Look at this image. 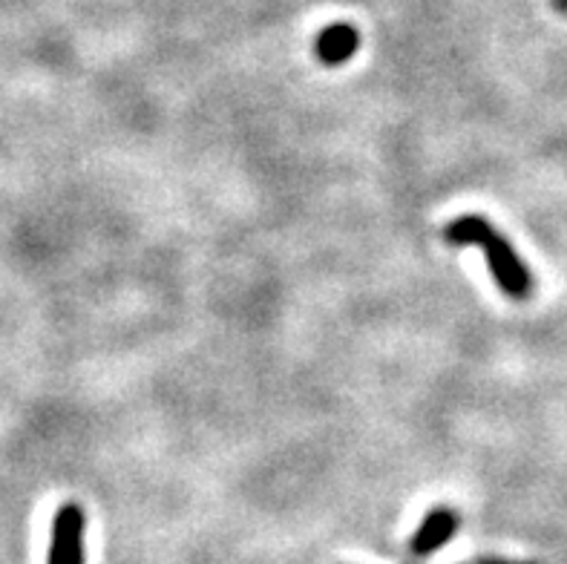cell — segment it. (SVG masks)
Wrapping results in <instances>:
<instances>
[{
  "label": "cell",
  "instance_id": "8992f818",
  "mask_svg": "<svg viewBox=\"0 0 567 564\" xmlns=\"http://www.w3.org/2000/svg\"><path fill=\"white\" fill-rule=\"evenodd\" d=\"M556 7H559L561 12H567V0H556Z\"/></svg>",
  "mask_w": 567,
  "mask_h": 564
},
{
  "label": "cell",
  "instance_id": "7a4b0ae2",
  "mask_svg": "<svg viewBox=\"0 0 567 564\" xmlns=\"http://www.w3.org/2000/svg\"><path fill=\"white\" fill-rule=\"evenodd\" d=\"M47 564H84V510L79 504H64L55 513Z\"/></svg>",
  "mask_w": 567,
  "mask_h": 564
},
{
  "label": "cell",
  "instance_id": "277c9868",
  "mask_svg": "<svg viewBox=\"0 0 567 564\" xmlns=\"http://www.w3.org/2000/svg\"><path fill=\"white\" fill-rule=\"evenodd\" d=\"M360 35L358 29L349 23H331L326 27L315 41V55L320 58V64L326 66H340L358 52Z\"/></svg>",
  "mask_w": 567,
  "mask_h": 564
},
{
  "label": "cell",
  "instance_id": "3957f363",
  "mask_svg": "<svg viewBox=\"0 0 567 564\" xmlns=\"http://www.w3.org/2000/svg\"><path fill=\"white\" fill-rule=\"evenodd\" d=\"M461 515L450 507H435L426 513V519L421 522V527L415 530V536L410 542V551L415 556H432L435 551H441L450 539L458 533Z\"/></svg>",
  "mask_w": 567,
  "mask_h": 564
},
{
  "label": "cell",
  "instance_id": "6da1fadb",
  "mask_svg": "<svg viewBox=\"0 0 567 564\" xmlns=\"http://www.w3.org/2000/svg\"><path fill=\"white\" fill-rule=\"evenodd\" d=\"M444 239L450 245H478L487 254L489 274L496 279V286L502 288L511 300H527L533 294V274L522 257H518L513 245L507 243V236L498 234L484 216H461V219L450 222L444 230Z\"/></svg>",
  "mask_w": 567,
  "mask_h": 564
},
{
  "label": "cell",
  "instance_id": "5b68a950",
  "mask_svg": "<svg viewBox=\"0 0 567 564\" xmlns=\"http://www.w3.org/2000/svg\"><path fill=\"white\" fill-rule=\"evenodd\" d=\"M470 564H539V562H513V558H498V556H484V558H475Z\"/></svg>",
  "mask_w": 567,
  "mask_h": 564
}]
</instances>
